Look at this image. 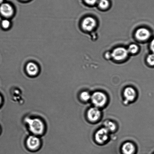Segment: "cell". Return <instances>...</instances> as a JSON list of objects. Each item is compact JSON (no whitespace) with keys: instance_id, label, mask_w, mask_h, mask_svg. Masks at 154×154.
<instances>
[{"instance_id":"cell-12","label":"cell","mask_w":154,"mask_h":154,"mask_svg":"<svg viewBox=\"0 0 154 154\" xmlns=\"http://www.w3.org/2000/svg\"><path fill=\"white\" fill-rule=\"evenodd\" d=\"M122 150L125 154H132L135 150V148L132 143L128 142L122 146Z\"/></svg>"},{"instance_id":"cell-3","label":"cell","mask_w":154,"mask_h":154,"mask_svg":"<svg viewBox=\"0 0 154 154\" xmlns=\"http://www.w3.org/2000/svg\"><path fill=\"white\" fill-rule=\"evenodd\" d=\"M93 103L97 107H102L106 102V97L105 94L101 92L94 93L91 97Z\"/></svg>"},{"instance_id":"cell-17","label":"cell","mask_w":154,"mask_h":154,"mask_svg":"<svg viewBox=\"0 0 154 154\" xmlns=\"http://www.w3.org/2000/svg\"><path fill=\"white\" fill-rule=\"evenodd\" d=\"M146 60L149 65L154 66V54L149 55L148 56Z\"/></svg>"},{"instance_id":"cell-14","label":"cell","mask_w":154,"mask_h":154,"mask_svg":"<svg viewBox=\"0 0 154 154\" xmlns=\"http://www.w3.org/2000/svg\"><path fill=\"white\" fill-rule=\"evenodd\" d=\"M99 7L103 9H105L108 8L109 2L108 0H100L98 3Z\"/></svg>"},{"instance_id":"cell-16","label":"cell","mask_w":154,"mask_h":154,"mask_svg":"<svg viewBox=\"0 0 154 154\" xmlns=\"http://www.w3.org/2000/svg\"><path fill=\"white\" fill-rule=\"evenodd\" d=\"M80 97L81 100L85 101H88L91 98L90 94L87 92H82L80 94Z\"/></svg>"},{"instance_id":"cell-21","label":"cell","mask_w":154,"mask_h":154,"mask_svg":"<svg viewBox=\"0 0 154 154\" xmlns=\"http://www.w3.org/2000/svg\"><path fill=\"white\" fill-rule=\"evenodd\" d=\"M2 98H1V97L0 96V104H1V103H2Z\"/></svg>"},{"instance_id":"cell-6","label":"cell","mask_w":154,"mask_h":154,"mask_svg":"<svg viewBox=\"0 0 154 154\" xmlns=\"http://www.w3.org/2000/svg\"><path fill=\"white\" fill-rule=\"evenodd\" d=\"M96 25L95 19L92 17H88L84 19L82 22V28L85 30L91 31L92 30Z\"/></svg>"},{"instance_id":"cell-23","label":"cell","mask_w":154,"mask_h":154,"mask_svg":"<svg viewBox=\"0 0 154 154\" xmlns=\"http://www.w3.org/2000/svg\"><path fill=\"white\" fill-rule=\"evenodd\" d=\"M24 1H26V0H24Z\"/></svg>"},{"instance_id":"cell-5","label":"cell","mask_w":154,"mask_h":154,"mask_svg":"<svg viewBox=\"0 0 154 154\" xmlns=\"http://www.w3.org/2000/svg\"><path fill=\"white\" fill-rule=\"evenodd\" d=\"M108 136L109 131L105 128H102L96 134L95 140L99 143H103L108 139Z\"/></svg>"},{"instance_id":"cell-20","label":"cell","mask_w":154,"mask_h":154,"mask_svg":"<svg viewBox=\"0 0 154 154\" xmlns=\"http://www.w3.org/2000/svg\"><path fill=\"white\" fill-rule=\"evenodd\" d=\"M150 49L154 54V39L150 43Z\"/></svg>"},{"instance_id":"cell-9","label":"cell","mask_w":154,"mask_h":154,"mask_svg":"<svg viewBox=\"0 0 154 154\" xmlns=\"http://www.w3.org/2000/svg\"><path fill=\"white\" fill-rule=\"evenodd\" d=\"M101 113L100 110L96 107L90 109L88 112V117L89 120L95 122L99 119Z\"/></svg>"},{"instance_id":"cell-10","label":"cell","mask_w":154,"mask_h":154,"mask_svg":"<svg viewBox=\"0 0 154 154\" xmlns=\"http://www.w3.org/2000/svg\"><path fill=\"white\" fill-rule=\"evenodd\" d=\"M124 96L127 101H132L135 98V91L131 87L126 88L124 91Z\"/></svg>"},{"instance_id":"cell-22","label":"cell","mask_w":154,"mask_h":154,"mask_svg":"<svg viewBox=\"0 0 154 154\" xmlns=\"http://www.w3.org/2000/svg\"><path fill=\"white\" fill-rule=\"evenodd\" d=\"M4 0H0V4L2 3L3 2Z\"/></svg>"},{"instance_id":"cell-15","label":"cell","mask_w":154,"mask_h":154,"mask_svg":"<svg viewBox=\"0 0 154 154\" xmlns=\"http://www.w3.org/2000/svg\"><path fill=\"white\" fill-rule=\"evenodd\" d=\"M139 48L138 46L136 44H131L130 45L128 49V53L132 54H135L137 53L138 51Z\"/></svg>"},{"instance_id":"cell-2","label":"cell","mask_w":154,"mask_h":154,"mask_svg":"<svg viewBox=\"0 0 154 154\" xmlns=\"http://www.w3.org/2000/svg\"><path fill=\"white\" fill-rule=\"evenodd\" d=\"M26 144L27 147L29 150L35 151L38 150L40 148L41 141L37 136L31 135L27 139Z\"/></svg>"},{"instance_id":"cell-4","label":"cell","mask_w":154,"mask_h":154,"mask_svg":"<svg viewBox=\"0 0 154 154\" xmlns=\"http://www.w3.org/2000/svg\"><path fill=\"white\" fill-rule=\"evenodd\" d=\"M128 49L123 47L116 48L111 53V57L115 60H123L128 56Z\"/></svg>"},{"instance_id":"cell-11","label":"cell","mask_w":154,"mask_h":154,"mask_svg":"<svg viewBox=\"0 0 154 154\" xmlns=\"http://www.w3.org/2000/svg\"><path fill=\"white\" fill-rule=\"evenodd\" d=\"M26 71L28 74L31 76H34L38 72V66L34 63H29L26 66Z\"/></svg>"},{"instance_id":"cell-1","label":"cell","mask_w":154,"mask_h":154,"mask_svg":"<svg viewBox=\"0 0 154 154\" xmlns=\"http://www.w3.org/2000/svg\"><path fill=\"white\" fill-rule=\"evenodd\" d=\"M25 122L27 123L30 131L34 135H41L45 131L44 122L38 118H27Z\"/></svg>"},{"instance_id":"cell-19","label":"cell","mask_w":154,"mask_h":154,"mask_svg":"<svg viewBox=\"0 0 154 154\" xmlns=\"http://www.w3.org/2000/svg\"><path fill=\"white\" fill-rule=\"evenodd\" d=\"M87 4L90 5L95 4L97 2V0H85Z\"/></svg>"},{"instance_id":"cell-13","label":"cell","mask_w":154,"mask_h":154,"mask_svg":"<svg viewBox=\"0 0 154 154\" xmlns=\"http://www.w3.org/2000/svg\"><path fill=\"white\" fill-rule=\"evenodd\" d=\"M104 126L105 128L108 131H114L116 128V125L112 122L110 121H106L104 123Z\"/></svg>"},{"instance_id":"cell-7","label":"cell","mask_w":154,"mask_h":154,"mask_svg":"<svg viewBox=\"0 0 154 154\" xmlns=\"http://www.w3.org/2000/svg\"><path fill=\"white\" fill-rule=\"evenodd\" d=\"M135 36L137 39L144 41L148 39L150 36V32L146 28H139L136 31Z\"/></svg>"},{"instance_id":"cell-18","label":"cell","mask_w":154,"mask_h":154,"mask_svg":"<svg viewBox=\"0 0 154 154\" xmlns=\"http://www.w3.org/2000/svg\"><path fill=\"white\" fill-rule=\"evenodd\" d=\"M3 27L4 28H7L10 26V22L8 20H4L2 21V23Z\"/></svg>"},{"instance_id":"cell-8","label":"cell","mask_w":154,"mask_h":154,"mask_svg":"<svg viewBox=\"0 0 154 154\" xmlns=\"http://www.w3.org/2000/svg\"><path fill=\"white\" fill-rule=\"evenodd\" d=\"M0 12L5 17H10L13 14V9L10 4L4 3L0 6Z\"/></svg>"}]
</instances>
